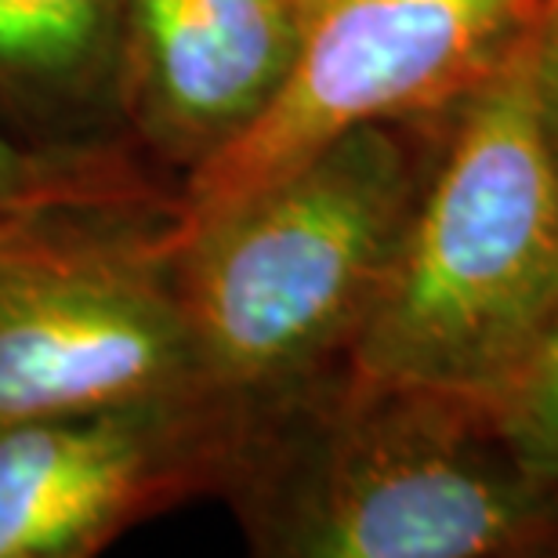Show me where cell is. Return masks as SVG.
I'll return each mask as SVG.
<instances>
[{
	"label": "cell",
	"mask_w": 558,
	"mask_h": 558,
	"mask_svg": "<svg viewBox=\"0 0 558 558\" xmlns=\"http://www.w3.org/2000/svg\"><path fill=\"white\" fill-rule=\"evenodd\" d=\"M218 500L262 558L558 555V489L483 396L349 360L240 417Z\"/></svg>",
	"instance_id": "6da1fadb"
},
{
	"label": "cell",
	"mask_w": 558,
	"mask_h": 558,
	"mask_svg": "<svg viewBox=\"0 0 558 558\" xmlns=\"http://www.w3.org/2000/svg\"><path fill=\"white\" fill-rule=\"evenodd\" d=\"M442 117L344 131L221 215L193 229L167 221L204 392L243 417L349 360L392 272Z\"/></svg>",
	"instance_id": "7a4b0ae2"
},
{
	"label": "cell",
	"mask_w": 558,
	"mask_h": 558,
	"mask_svg": "<svg viewBox=\"0 0 558 558\" xmlns=\"http://www.w3.org/2000/svg\"><path fill=\"white\" fill-rule=\"evenodd\" d=\"M558 294V163L526 51L442 117L428 178L349 363L489 396Z\"/></svg>",
	"instance_id": "3957f363"
},
{
	"label": "cell",
	"mask_w": 558,
	"mask_h": 558,
	"mask_svg": "<svg viewBox=\"0 0 558 558\" xmlns=\"http://www.w3.org/2000/svg\"><path fill=\"white\" fill-rule=\"evenodd\" d=\"M548 0H308L283 92L247 135L178 185L193 229L276 182L344 131L450 113L515 62Z\"/></svg>",
	"instance_id": "277c9868"
},
{
	"label": "cell",
	"mask_w": 558,
	"mask_h": 558,
	"mask_svg": "<svg viewBox=\"0 0 558 558\" xmlns=\"http://www.w3.org/2000/svg\"><path fill=\"white\" fill-rule=\"evenodd\" d=\"M167 221L0 243V428L199 388Z\"/></svg>",
	"instance_id": "5b68a950"
},
{
	"label": "cell",
	"mask_w": 558,
	"mask_h": 558,
	"mask_svg": "<svg viewBox=\"0 0 558 558\" xmlns=\"http://www.w3.org/2000/svg\"><path fill=\"white\" fill-rule=\"evenodd\" d=\"M236 435L240 410L204 388L0 428V558H92L218 497Z\"/></svg>",
	"instance_id": "8992f818"
},
{
	"label": "cell",
	"mask_w": 558,
	"mask_h": 558,
	"mask_svg": "<svg viewBox=\"0 0 558 558\" xmlns=\"http://www.w3.org/2000/svg\"><path fill=\"white\" fill-rule=\"evenodd\" d=\"M305 8L308 0H120V135L182 185L279 98Z\"/></svg>",
	"instance_id": "52a82bcc"
},
{
	"label": "cell",
	"mask_w": 558,
	"mask_h": 558,
	"mask_svg": "<svg viewBox=\"0 0 558 558\" xmlns=\"http://www.w3.org/2000/svg\"><path fill=\"white\" fill-rule=\"evenodd\" d=\"M117 65L120 0H0V124L15 135L40 145L128 142Z\"/></svg>",
	"instance_id": "ba28073f"
},
{
	"label": "cell",
	"mask_w": 558,
	"mask_h": 558,
	"mask_svg": "<svg viewBox=\"0 0 558 558\" xmlns=\"http://www.w3.org/2000/svg\"><path fill=\"white\" fill-rule=\"evenodd\" d=\"M178 189L128 142L40 145L0 124V243L92 221H167Z\"/></svg>",
	"instance_id": "9c48e42d"
},
{
	"label": "cell",
	"mask_w": 558,
	"mask_h": 558,
	"mask_svg": "<svg viewBox=\"0 0 558 558\" xmlns=\"http://www.w3.org/2000/svg\"><path fill=\"white\" fill-rule=\"evenodd\" d=\"M483 399L511 453L558 489V294L519 363Z\"/></svg>",
	"instance_id": "30bf717a"
},
{
	"label": "cell",
	"mask_w": 558,
	"mask_h": 558,
	"mask_svg": "<svg viewBox=\"0 0 558 558\" xmlns=\"http://www.w3.org/2000/svg\"><path fill=\"white\" fill-rule=\"evenodd\" d=\"M526 70L533 98H537L544 138H548L558 163V0L544 4V15L526 44Z\"/></svg>",
	"instance_id": "8fae6325"
}]
</instances>
